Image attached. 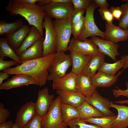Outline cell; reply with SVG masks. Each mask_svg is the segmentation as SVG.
<instances>
[{
    "label": "cell",
    "mask_w": 128,
    "mask_h": 128,
    "mask_svg": "<svg viewBox=\"0 0 128 128\" xmlns=\"http://www.w3.org/2000/svg\"><path fill=\"white\" fill-rule=\"evenodd\" d=\"M121 1L126 3L121 5L120 7L123 14L119 21V26L126 30L128 28V0H122Z\"/></svg>",
    "instance_id": "d6a6232c"
},
{
    "label": "cell",
    "mask_w": 128,
    "mask_h": 128,
    "mask_svg": "<svg viewBox=\"0 0 128 128\" xmlns=\"http://www.w3.org/2000/svg\"><path fill=\"white\" fill-rule=\"evenodd\" d=\"M76 85L77 91L86 98L90 97L97 88L92 84L91 78L81 73L77 75Z\"/></svg>",
    "instance_id": "44dd1931"
},
{
    "label": "cell",
    "mask_w": 128,
    "mask_h": 128,
    "mask_svg": "<svg viewBox=\"0 0 128 128\" xmlns=\"http://www.w3.org/2000/svg\"><path fill=\"white\" fill-rule=\"evenodd\" d=\"M61 103L60 98L59 96L54 99L46 114L41 117L42 128H67L62 118Z\"/></svg>",
    "instance_id": "5b68a950"
},
{
    "label": "cell",
    "mask_w": 128,
    "mask_h": 128,
    "mask_svg": "<svg viewBox=\"0 0 128 128\" xmlns=\"http://www.w3.org/2000/svg\"><path fill=\"white\" fill-rule=\"evenodd\" d=\"M72 63L70 54L56 52L48 70L47 80L53 81L64 76Z\"/></svg>",
    "instance_id": "277c9868"
},
{
    "label": "cell",
    "mask_w": 128,
    "mask_h": 128,
    "mask_svg": "<svg viewBox=\"0 0 128 128\" xmlns=\"http://www.w3.org/2000/svg\"><path fill=\"white\" fill-rule=\"evenodd\" d=\"M41 117L36 114L33 118L23 128H42Z\"/></svg>",
    "instance_id": "8d00e7d4"
},
{
    "label": "cell",
    "mask_w": 128,
    "mask_h": 128,
    "mask_svg": "<svg viewBox=\"0 0 128 128\" xmlns=\"http://www.w3.org/2000/svg\"><path fill=\"white\" fill-rule=\"evenodd\" d=\"M98 11L102 19L106 22L112 23L114 18L113 17L110 9L108 8L100 9Z\"/></svg>",
    "instance_id": "d590c367"
},
{
    "label": "cell",
    "mask_w": 128,
    "mask_h": 128,
    "mask_svg": "<svg viewBox=\"0 0 128 128\" xmlns=\"http://www.w3.org/2000/svg\"><path fill=\"white\" fill-rule=\"evenodd\" d=\"M72 68L71 72L77 75L82 71L92 57L84 55L78 53L70 52Z\"/></svg>",
    "instance_id": "d4e9b609"
},
{
    "label": "cell",
    "mask_w": 128,
    "mask_h": 128,
    "mask_svg": "<svg viewBox=\"0 0 128 128\" xmlns=\"http://www.w3.org/2000/svg\"><path fill=\"white\" fill-rule=\"evenodd\" d=\"M85 10L74 9L70 18L71 24L79 20L83 16Z\"/></svg>",
    "instance_id": "f35d334b"
},
{
    "label": "cell",
    "mask_w": 128,
    "mask_h": 128,
    "mask_svg": "<svg viewBox=\"0 0 128 128\" xmlns=\"http://www.w3.org/2000/svg\"><path fill=\"white\" fill-rule=\"evenodd\" d=\"M0 56L4 58L9 57L17 62L20 64L22 63L19 56L9 45L7 39L4 37L0 38Z\"/></svg>",
    "instance_id": "4316f807"
},
{
    "label": "cell",
    "mask_w": 128,
    "mask_h": 128,
    "mask_svg": "<svg viewBox=\"0 0 128 128\" xmlns=\"http://www.w3.org/2000/svg\"><path fill=\"white\" fill-rule=\"evenodd\" d=\"M110 107L116 109L118 112L112 128H126L128 126V106L114 104L112 101H110Z\"/></svg>",
    "instance_id": "7402d4cb"
},
{
    "label": "cell",
    "mask_w": 128,
    "mask_h": 128,
    "mask_svg": "<svg viewBox=\"0 0 128 128\" xmlns=\"http://www.w3.org/2000/svg\"><path fill=\"white\" fill-rule=\"evenodd\" d=\"M57 94L60 97L61 103L71 105L77 108L86 99V97L78 92L56 90Z\"/></svg>",
    "instance_id": "ac0fdd59"
},
{
    "label": "cell",
    "mask_w": 128,
    "mask_h": 128,
    "mask_svg": "<svg viewBox=\"0 0 128 128\" xmlns=\"http://www.w3.org/2000/svg\"><path fill=\"white\" fill-rule=\"evenodd\" d=\"M104 32L105 40L115 43L126 41L128 39V32L113 23L106 22L105 30Z\"/></svg>",
    "instance_id": "e0dca14e"
},
{
    "label": "cell",
    "mask_w": 128,
    "mask_h": 128,
    "mask_svg": "<svg viewBox=\"0 0 128 128\" xmlns=\"http://www.w3.org/2000/svg\"><path fill=\"white\" fill-rule=\"evenodd\" d=\"M6 9L10 15H20L24 17L29 25L36 27L43 36L42 24L46 15L44 7L31 5L24 0H10Z\"/></svg>",
    "instance_id": "7a4b0ae2"
},
{
    "label": "cell",
    "mask_w": 128,
    "mask_h": 128,
    "mask_svg": "<svg viewBox=\"0 0 128 128\" xmlns=\"http://www.w3.org/2000/svg\"><path fill=\"white\" fill-rule=\"evenodd\" d=\"M23 25V21L18 19L14 22L8 23L4 20L0 21V35L12 33Z\"/></svg>",
    "instance_id": "f546056e"
},
{
    "label": "cell",
    "mask_w": 128,
    "mask_h": 128,
    "mask_svg": "<svg viewBox=\"0 0 128 128\" xmlns=\"http://www.w3.org/2000/svg\"><path fill=\"white\" fill-rule=\"evenodd\" d=\"M93 1L100 9L108 8L109 5L106 0H94Z\"/></svg>",
    "instance_id": "7bdbcfd3"
},
{
    "label": "cell",
    "mask_w": 128,
    "mask_h": 128,
    "mask_svg": "<svg viewBox=\"0 0 128 128\" xmlns=\"http://www.w3.org/2000/svg\"><path fill=\"white\" fill-rule=\"evenodd\" d=\"M77 108L79 113L80 117L83 119L105 116L86 101Z\"/></svg>",
    "instance_id": "484cf974"
},
{
    "label": "cell",
    "mask_w": 128,
    "mask_h": 128,
    "mask_svg": "<svg viewBox=\"0 0 128 128\" xmlns=\"http://www.w3.org/2000/svg\"><path fill=\"white\" fill-rule=\"evenodd\" d=\"M105 55L101 53L92 57L82 70L81 74L91 78L104 62Z\"/></svg>",
    "instance_id": "cb8c5ba5"
},
{
    "label": "cell",
    "mask_w": 128,
    "mask_h": 128,
    "mask_svg": "<svg viewBox=\"0 0 128 128\" xmlns=\"http://www.w3.org/2000/svg\"><path fill=\"white\" fill-rule=\"evenodd\" d=\"M42 27L45 30L43 46V56H44L56 52V37L51 18L47 15L44 18Z\"/></svg>",
    "instance_id": "52a82bcc"
},
{
    "label": "cell",
    "mask_w": 128,
    "mask_h": 128,
    "mask_svg": "<svg viewBox=\"0 0 128 128\" xmlns=\"http://www.w3.org/2000/svg\"><path fill=\"white\" fill-rule=\"evenodd\" d=\"M123 65L121 59L113 63H109L104 62L97 71L104 72L109 75L114 76L120 69L123 68Z\"/></svg>",
    "instance_id": "4dcf8cb0"
},
{
    "label": "cell",
    "mask_w": 128,
    "mask_h": 128,
    "mask_svg": "<svg viewBox=\"0 0 128 128\" xmlns=\"http://www.w3.org/2000/svg\"><path fill=\"white\" fill-rule=\"evenodd\" d=\"M52 23L56 34V52H65L68 50L72 34L70 18L55 19Z\"/></svg>",
    "instance_id": "3957f363"
},
{
    "label": "cell",
    "mask_w": 128,
    "mask_h": 128,
    "mask_svg": "<svg viewBox=\"0 0 128 128\" xmlns=\"http://www.w3.org/2000/svg\"><path fill=\"white\" fill-rule=\"evenodd\" d=\"M127 88L125 90L120 89L117 87L118 89H113V93L115 97H117L120 96H123L128 98V82L126 83Z\"/></svg>",
    "instance_id": "b9f144b4"
},
{
    "label": "cell",
    "mask_w": 128,
    "mask_h": 128,
    "mask_svg": "<svg viewBox=\"0 0 128 128\" xmlns=\"http://www.w3.org/2000/svg\"><path fill=\"white\" fill-rule=\"evenodd\" d=\"M67 126L70 128H102L94 124H88L80 117L71 120L67 123Z\"/></svg>",
    "instance_id": "1f68e13d"
},
{
    "label": "cell",
    "mask_w": 128,
    "mask_h": 128,
    "mask_svg": "<svg viewBox=\"0 0 128 128\" xmlns=\"http://www.w3.org/2000/svg\"><path fill=\"white\" fill-rule=\"evenodd\" d=\"M51 3V0H39L37 5L39 7H43Z\"/></svg>",
    "instance_id": "bcb514c9"
},
{
    "label": "cell",
    "mask_w": 128,
    "mask_h": 128,
    "mask_svg": "<svg viewBox=\"0 0 128 128\" xmlns=\"http://www.w3.org/2000/svg\"><path fill=\"white\" fill-rule=\"evenodd\" d=\"M121 59L123 63V70L128 68V55H123L121 57Z\"/></svg>",
    "instance_id": "f6af8a7d"
},
{
    "label": "cell",
    "mask_w": 128,
    "mask_h": 128,
    "mask_svg": "<svg viewBox=\"0 0 128 128\" xmlns=\"http://www.w3.org/2000/svg\"><path fill=\"white\" fill-rule=\"evenodd\" d=\"M42 37L43 36L36 27L31 26L28 34L18 49L14 51L19 56Z\"/></svg>",
    "instance_id": "603a6c76"
},
{
    "label": "cell",
    "mask_w": 128,
    "mask_h": 128,
    "mask_svg": "<svg viewBox=\"0 0 128 128\" xmlns=\"http://www.w3.org/2000/svg\"><path fill=\"white\" fill-rule=\"evenodd\" d=\"M46 15L55 19L70 18L74 8L72 3H51L44 7Z\"/></svg>",
    "instance_id": "ba28073f"
},
{
    "label": "cell",
    "mask_w": 128,
    "mask_h": 128,
    "mask_svg": "<svg viewBox=\"0 0 128 128\" xmlns=\"http://www.w3.org/2000/svg\"><path fill=\"white\" fill-rule=\"evenodd\" d=\"M10 75L8 73L0 71V85L3 83V81L5 79H8Z\"/></svg>",
    "instance_id": "7dc6e473"
},
{
    "label": "cell",
    "mask_w": 128,
    "mask_h": 128,
    "mask_svg": "<svg viewBox=\"0 0 128 128\" xmlns=\"http://www.w3.org/2000/svg\"><path fill=\"white\" fill-rule=\"evenodd\" d=\"M77 75L70 72L53 81V89L56 90L77 91L76 82Z\"/></svg>",
    "instance_id": "5bb4252c"
},
{
    "label": "cell",
    "mask_w": 128,
    "mask_h": 128,
    "mask_svg": "<svg viewBox=\"0 0 128 128\" xmlns=\"http://www.w3.org/2000/svg\"><path fill=\"white\" fill-rule=\"evenodd\" d=\"M54 98L53 95L49 94L47 87L39 90L35 103L37 114L41 117L45 116L52 104Z\"/></svg>",
    "instance_id": "30bf717a"
},
{
    "label": "cell",
    "mask_w": 128,
    "mask_h": 128,
    "mask_svg": "<svg viewBox=\"0 0 128 128\" xmlns=\"http://www.w3.org/2000/svg\"><path fill=\"white\" fill-rule=\"evenodd\" d=\"M4 104L0 103V124L6 122L10 114L9 110L4 108Z\"/></svg>",
    "instance_id": "ab89813d"
},
{
    "label": "cell",
    "mask_w": 128,
    "mask_h": 128,
    "mask_svg": "<svg viewBox=\"0 0 128 128\" xmlns=\"http://www.w3.org/2000/svg\"><path fill=\"white\" fill-rule=\"evenodd\" d=\"M98 7L92 1L89 6L86 9L85 20L83 30L77 39L83 41L89 37L99 36L105 40L104 32L101 31L97 27L94 21V13L95 9Z\"/></svg>",
    "instance_id": "8992f818"
},
{
    "label": "cell",
    "mask_w": 128,
    "mask_h": 128,
    "mask_svg": "<svg viewBox=\"0 0 128 128\" xmlns=\"http://www.w3.org/2000/svg\"><path fill=\"white\" fill-rule=\"evenodd\" d=\"M56 53L23 62L18 65L4 70L2 72L10 75L19 74L29 75L34 79L37 85L41 87L46 83L48 70Z\"/></svg>",
    "instance_id": "6da1fadb"
},
{
    "label": "cell",
    "mask_w": 128,
    "mask_h": 128,
    "mask_svg": "<svg viewBox=\"0 0 128 128\" xmlns=\"http://www.w3.org/2000/svg\"><path fill=\"white\" fill-rule=\"evenodd\" d=\"M125 30L127 31L128 32V28L127 29H126Z\"/></svg>",
    "instance_id": "f5cc1de1"
},
{
    "label": "cell",
    "mask_w": 128,
    "mask_h": 128,
    "mask_svg": "<svg viewBox=\"0 0 128 128\" xmlns=\"http://www.w3.org/2000/svg\"><path fill=\"white\" fill-rule=\"evenodd\" d=\"M31 84L37 85L32 77L26 74H17L0 85V89L8 90Z\"/></svg>",
    "instance_id": "9a60e30c"
},
{
    "label": "cell",
    "mask_w": 128,
    "mask_h": 128,
    "mask_svg": "<svg viewBox=\"0 0 128 128\" xmlns=\"http://www.w3.org/2000/svg\"><path fill=\"white\" fill-rule=\"evenodd\" d=\"M27 3L31 5H37L36 3L38 2L39 0H24Z\"/></svg>",
    "instance_id": "681fc988"
},
{
    "label": "cell",
    "mask_w": 128,
    "mask_h": 128,
    "mask_svg": "<svg viewBox=\"0 0 128 128\" xmlns=\"http://www.w3.org/2000/svg\"><path fill=\"white\" fill-rule=\"evenodd\" d=\"M91 39L101 53L109 56L115 62L117 61L116 57L120 55L117 50L119 47V44L95 36L91 37Z\"/></svg>",
    "instance_id": "7c38bea8"
},
{
    "label": "cell",
    "mask_w": 128,
    "mask_h": 128,
    "mask_svg": "<svg viewBox=\"0 0 128 128\" xmlns=\"http://www.w3.org/2000/svg\"><path fill=\"white\" fill-rule=\"evenodd\" d=\"M4 57L0 58V71L10 68V67L13 65H19L20 64L17 62L13 60L9 61L4 60Z\"/></svg>",
    "instance_id": "74e56055"
},
{
    "label": "cell",
    "mask_w": 128,
    "mask_h": 128,
    "mask_svg": "<svg viewBox=\"0 0 128 128\" xmlns=\"http://www.w3.org/2000/svg\"><path fill=\"white\" fill-rule=\"evenodd\" d=\"M30 27L24 24L14 32L5 35V37L8 43L14 50L18 49L21 46L28 34Z\"/></svg>",
    "instance_id": "2e32d148"
},
{
    "label": "cell",
    "mask_w": 128,
    "mask_h": 128,
    "mask_svg": "<svg viewBox=\"0 0 128 128\" xmlns=\"http://www.w3.org/2000/svg\"><path fill=\"white\" fill-rule=\"evenodd\" d=\"M43 37L27 49L19 56L22 62L43 57Z\"/></svg>",
    "instance_id": "ffe728a7"
},
{
    "label": "cell",
    "mask_w": 128,
    "mask_h": 128,
    "mask_svg": "<svg viewBox=\"0 0 128 128\" xmlns=\"http://www.w3.org/2000/svg\"><path fill=\"white\" fill-rule=\"evenodd\" d=\"M37 114L35 103L32 101L27 102L19 109L17 114L15 122L23 128Z\"/></svg>",
    "instance_id": "8fae6325"
},
{
    "label": "cell",
    "mask_w": 128,
    "mask_h": 128,
    "mask_svg": "<svg viewBox=\"0 0 128 128\" xmlns=\"http://www.w3.org/2000/svg\"><path fill=\"white\" fill-rule=\"evenodd\" d=\"M12 128H22L18 125L16 122L14 123L13 126Z\"/></svg>",
    "instance_id": "816d5d0a"
},
{
    "label": "cell",
    "mask_w": 128,
    "mask_h": 128,
    "mask_svg": "<svg viewBox=\"0 0 128 128\" xmlns=\"http://www.w3.org/2000/svg\"><path fill=\"white\" fill-rule=\"evenodd\" d=\"M60 108L63 121L66 126L67 123L71 120L80 117L79 113L77 108L62 103Z\"/></svg>",
    "instance_id": "83f0119b"
},
{
    "label": "cell",
    "mask_w": 128,
    "mask_h": 128,
    "mask_svg": "<svg viewBox=\"0 0 128 128\" xmlns=\"http://www.w3.org/2000/svg\"><path fill=\"white\" fill-rule=\"evenodd\" d=\"M117 115L101 117H93L83 119L88 122L102 128H112V123Z\"/></svg>",
    "instance_id": "f1b7e54d"
},
{
    "label": "cell",
    "mask_w": 128,
    "mask_h": 128,
    "mask_svg": "<svg viewBox=\"0 0 128 128\" xmlns=\"http://www.w3.org/2000/svg\"><path fill=\"white\" fill-rule=\"evenodd\" d=\"M74 9L86 10L92 1L91 0H72Z\"/></svg>",
    "instance_id": "e575fe53"
},
{
    "label": "cell",
    "mask_w": 128,
    "mask_h": 128,
    "mask_svg": "<svg viewBox=\"0 0 128 128\" xmlns=\"http://www.w3.org/2000/svg\"><path fill=\"white\" fill-rule=\"evenodd\" d=\"M115 104H119L121 105L123 104H128V100L119 101L114 102Z\"/></svg>",
    "instance_id": "f907efd6"
},
{
    "label": "cell",
    "mask_w": 128,
    "mask_h": 128,
    "mask_svg": "<svg viewBox=\"0 0 128 128\" xmlns=\"http://www.w3.org/2000/svg\"><path fill=\"white\" fill-rule=\"evenodd\" d=\"M14 123L11 120L0 124V128H12Z\"/></svg>",
    "instance_id": "ee69618b"
},
{
    "label": "cell",
    "mask_w": 128,
    "mask_h": 128,
    "mask_svg": "<svg viewBox=\"0 0 128 128\" xmlns=\"http://www.w3.org/2000/svg\"><path fill=\"white\" fill-rule=\"evenodd\" d=\"M110 9L114 18L119 21L123 14L120 7L112 6L110 7Z\"/></svg>",
    "instance_id": "60d3db41"
},
{
    "label": "cell",
    "mask_w": 128,
    "mask_h": 128,
    "mask_svg": "<svg viewBox=\"0 0 128 128\" xmlns=\"http://www.w3.org/2000/svg\"><path fill=\"white\" fill-rule=\"evenodd\" d=\"M51 3H72V0H51Z\"/></svg>",
    "instance_id": "c3c4849f"
},
{
    "label": "cell",
    "mask_w": 128,
    "mask_h": 128,
    "mask_svg": "<svg viewBox=\"0 0 128 128\" xmlns=\"http://www.w3.org/2000/svg\"><path fill=\"white\" fill-rule=\"evenodd\" d=\"M85 101L105 116L115 115L110 109V101L109 99L103 97L96 90L90 97L86 98Z\"/></svg>",
    "instance_id": "4fadbf2b"
},
{
    "label": "cell",
    "mask_w": 128,
    "mask_h": 128,
    "mask_svg": "<svg viewBox=\"0 0 128 128\" xmlns=\"http://www.w3.org/2000/svg\"><path fill=\"white\" fill-rule=\"evenodd\" d=\"M123 71L122 70L114 76L109 75L104 72L98 71L91 78V82L96 87H110L116 82Z\"/></svg>",
    "instance_id": "d6986e66"
},
{
    "label": "cell",
    "mask_w": 128,
    "mask_h": 128,
    "mask_svg": "<svg viewBox=\"0 0 128 128\" xmlns=\"http://www.w3.org/2000/svg\"><path fill=\"white\" fill-rule=\"evenodd\" d=\"M83 55L93 57L101 53L97 46L91 40L86 39L81 41L72 38L68 47V50Z\"/></svg>",
    "instance_id": "9c48e42d"
},
{
    "label": "cell",
    "mask_w": 128,
    "mask_h": 128,
    "mask_svg": "<svg viewBox=\"0 0 128 128\" xmlns=\"http://www.w3.org/2000/svg\"><path fill=\"white\" fill-rule=\"evenodd\" d=\"M85 18L83 16L79 20L71 24L72 34L73 37L77 39L81 33L84 26Z\"/></svg>",
    "instance_id": "836d02e7"
}]
</instances>
